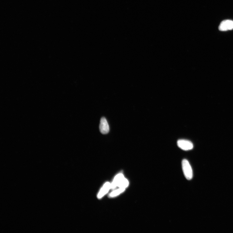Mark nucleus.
Listing matches in <instances>:
<instances>
[{
    "label": "nucleus",
    "instance_id": "f257e3e1",
    "mask_svg": "<svg viewBox=\"0 0 233 233\" xmlns=\"http://www.w3.org/2000/svg\"><path fill=\"white\" fill-rule=\"evenodd\" d=\"M182 164L185 177L188 180L192 179L193 177V171L189 161L184 159L182 161Z\"/></svg>",
    "mask_w": 233,
    "mask_h": 233
},
{
    "label": "nucleus",
    "instance_id": "f03ea898",
    "mask_svg": "<svg viewBox=\"0 0 233 233\" xmlns=\"http://www.w3.org/2000/svg\"><path fill=\"white\" fill-rule=\"evenodd\" d=\"M177 145L179 147L185 151L190 150L193 148L192 143L186 140H178L177 142Z\"/></svg>",
    "mask_w": 233,
    "mask_h": 233
},
{
    "label": "nucleus",
    "instance_id": "7ed1b4c3",
    "mask_svg": "<svg viewBox=\"0 0 233 233\" xmlns=\"http://www.w3.org/2000/svg\"><path fill=\"white\" fill-rule=\"evenodd\" d=\"M219 31H226L233 29V21L230 20L223 21L219 27Z\"/></svg>",
    "mask_w": 233,
    "mask_h": 233
},
{
    "label": "nucleus",
    "instance_id": "20e7f679",
    "mask_svg": "<svg viewBox=\"0 0 233 233\" xmlns=\"http://www.w3.org/2000/svg\"><path fill=\"white\" fill-rule=\"evenodd\" d=\"M100 130L101 133L104 135L109 132V126L107 120L105 117L102 118L100 120Z\"/></svg>",
    "mask_w": 233,
    "mask_h": 233
},
{
    "label": "nucleus",
    "instance_id": "39448f33",
    "mask_svg": "<svg viewBox=\"0 0 233 233\" xmlns=\"http://www.w3.org/2000/svg\"><path fill=\"white\" fill-rule=\"evenodd\" d=\"M124 178V175L122 174L118 175L115 177L113 183L111 184V189H114L117 187H118L120 182Z\"/></svg>",
    "mask_w": 233,
    "mask_h": 233
},
{
    "label": "nucleus",
    "instance_id": "423d86ee",
    "mask_svg": "<svg viewBox=\"0 0 233 233\" xmlns=\"http://www.w3.org/2000/svg\"><path fill=\"white\" fill-rule=\"evenodd\" d=\"M111 188V184L109 182L105 183L98 194V198L100 199L103 197L105 194L108 192V190Z\"/></svg>",
    "mask_w": 233,
    "mask_h": 233
},
{
    "label": "nucleus",
    "instance_id": "0eeeda50",
    "mask_svg": "<svg viewBox=\"0 0 233 233\" xmlns=\"http://www.w3.org/2000/svg\"><path fill=\"white\" fill-rule=\"evenodd\" d=\"M129 182L126 179L124 178L119 184L118 187L120 188L125 189L128 186Z\"/></svg>",
    "mask_w": 233,
    "mask_h": 233
},
{
    "label": "nucleus",
    "instance_id": "6e6552de",
    "mask_svg": "<svg viewBox=\"0 0 233 233\" xmlns=\"http://www.w3.org/2000/svg\"><path fill=\"white\" fill-rule=\"evenodd\" d=\"M125 190V189L120 188L119 189L115 190L111 192L110 195V196L112 197L117 196L121 193L123 192Z\"/></svg>",
    "mask_w": 233,
    "mask_h": 233
}]
</instances>
